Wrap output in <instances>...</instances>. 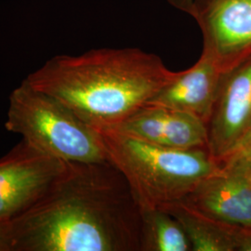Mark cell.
<instances>
[{
  "instance_id": "obj_2",
  "label": "cell",
  "mask_w": 251,
  "mask_h": 251,
  "mask_svg": "<svg viewBox=\"0 0 251 251\" xmlns=\"http://www.w3.org/2000/svg\"><path fill=\"white\" fill-rule=\"evenodd\" d=\"M175 74L156 54L106 48L57 55L25 80L99 129L119 125L147 106Z\"/></svg>"
},
{
  "instance_id": "obj_9",
  "label": "cell",
  "mask_w": 251,
  "mask_h": 251,
  "mask_svg": "<svg viewBox=\"0 0 251 251\" xmlns=\"http://www.w3.org/2000/svg\"><path fill=\"white\" fill-rule=\"evenodd\" d=\"M112 128L167 148L207 150L206 124L198 117L168 108L147 105Z\"/></svg>"
},
{
  "instance_id": "obj_4",
  "label": "cell",
  "mask_w": 251,
  "mask_h": 251,
  "mask_svg": "<svg viewBox=\"0 0 251 251\" xmlns=\"http://www.w3.org/2000/svg\"><path fill=\"white\" fill-rule=\"evenodd\" d=\"M5 126L38 150L63 161H109L94 128L25 79L9 96Z\"/></svg>"
},
{
  "instance_id": "obj_5",
  "label": "cell",
  "mask_w": 251,
  "mask_h": 251,
  "mask_svg": "<svg viewBox=\"0 0 251 251\" xmlns=\"http://www.w3.org/2000/svg\"><path fill=\"white\" fill-rule=\"evenodd\" d=\"M68 162L25 140L0 158V225L26 211L65 171Z\"/></svg>"
},
{
  "instance_id": "obj_10",
  "label": "cell",
  "mask_w": 251,
  "mask_h": 251,
  "mask_svg": "<svg viewBox=\"0 0 251 251\" xmlns=\"http://www.w3.org/2000/svg\"><path fill=\"white\" fill-rule=\"evenodd\" d=\"M224 72L209 57L201 53L187 70L176 72L147 105L183 112L201 119L206 126Z\"/></svg>"
},
{
  "instance_id": "obj_1",
  "label": "cell",
  "mask_w": 251,
  "mask_h": 251,
  "mask_svg": "<svg viewBox=\"0 0 251 251\" xmlns=\"http://www.w3.org/2000/svg\"><path fill=\"white\" fill-rule=\"evenodd\" d=\"M142 210L110 161L68 162L26 211L0 225V251H141Z\"/></svg>"
},
{
  "instance_id": "obj_11",
  "label": "cell",
  "mask_w": 251,
  "mask_h": 251,
  "mask_svg": "<svg viewBox=\"0 0 251 251\" xmlns=\"http://www.w3.org/2000/svg\"><path fill=\"white\" fill-rule=\"evenodd\" d=\"M163 209L170 212L182 226L192 251H235L231 225L217 222L182 201Z\"/></svg>"
},
{
  "instance_id": "obj_6",
  "label": "cell",
  "mask_w": 251,
  "mask_h": 251,
  "mask_svg": "<svg viewBox=\"0 0 251 251\" xmlns=\"http://www.w3.org/2000/svg\"><path fill=\"white\" fill-rule=\"evenodd\" d=\"M190 16L203 38L201 53L225 73L251 55V0H203Z\"/></svg>"
},
{
  "instance_id": "obj_13",
  "label": "cell",
  "mask_w": 251,
  "mask_h": 251,
  "mask_svg": "<svg viewBox=\"0 0 251 251\" xmlns=\"http://www.w3.org/2000/svg\"><path fill=\"white\" fill-rule=\"evenodd\" d=\"M219 164L222 167L238 168L251 172V127L233 151Z\"/></svg>"
},
{
  "instance_id": "obj_14",
  "label": "cell",
  "mask_w": 251,
  "mask_h": 251,
  "mask_svg": "<svg viewBox=\"0 0 251 251\" xmlns=\"http://www.w3.org/2000/svg\"><path fill=\"white\" fill-rule=\"evenodd\" d=\"M172 7L187 14H191L193 9L203 0H167Z\"/></svg>"
},
{
  "instance_id": "obj_3",
  "label": "cell",
  "mask_w": 251,
  "mask_h": 251,
  "mask_svg": "<svg viewBox=\"0 0 251 251\" xmlns=\"http://www.w3.org/2000/svg\"><path fill=\"white\" fill-rule=\"evenodd\" d=\"M95 130L108 160L124 175L142 211L182 201L221 169L206 149H172L112 127Z\"/></svg>"
},
{
  "instance_id": "obj_12",
  "label": "cell",
  "mask_w": 251,
  "mask_h": 251,
  "mask_svg": "<svg viewBox=\"0 0 251 251\" xmlns=\"http://www.w3.org/2000/svg\"><path fill=\"white\" fill-rule=\"evenodd\" d=\"M141 251H192L179 222L163 208L142 211Z\"/></svg>"
},
{
  "instance_id": "obj_7",
  "label": "cell",
  "mask_w": 251,
  "mask_h": 251,
  "mask_svg": "<svg viewBox=\"0 0 251 251\" xmlns=\"http://www.w3.org/2000/svg\"><path fill=\"white\" fill-rule=\"evenodd\" d=\"M251 127V55L223 75L206 122L207 151L220 163Z\"/></svg>"
},
{
  "instance_id": "obj_8",
  "label": "cell",
  "mask_w": 251,
  "mask_h": 251,
  "mask_svg": "<svg viewBox=\"0 0 251 251\" xmlns=\"http://www.w3.org/2000/svg\"><path fill=\"white\" fill-rule=\"evenodd\" d=\"M182 202L222 224L251 226V172L221 166Z\"/></svg>"
}]
</instances>
